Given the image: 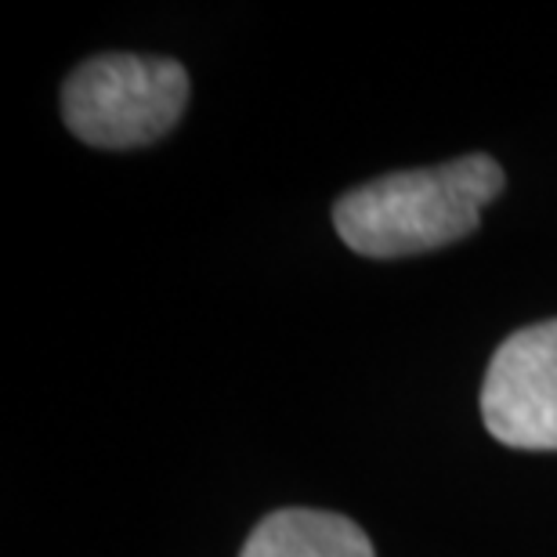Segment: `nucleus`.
Here are the masks:
<instances>
[{"instance_id": "f257e3e1", "label": "nucleus", "mask_w": 557, "mask_h": 557, "mask_svg": "<svg viewBox=\"0 0 557 557\" xmlns=\"http://www.w3.org/2000/svg\"><path fill=\"white\" fill-rule=\"evenodd\" d=\"M504 185L507 177L493 156H460L351 188L333 207V225L362 258H413L471 236Z\"/></svg>"}, {"instance_id": "f03ea898", "label": "nucleus", "mask_w": 557, "mask_h": 557, "mask_svg": "<svg viewBox=\"0 0 557 557\" xmlns=\"http://www.w3.org/2000/svg\"><path fill=\"white\" fill-rule=\"evenodd\" d=\"M188 106V73L174 59L98 54L62 87L70 131L98 149H135L163 138Z\"/></svg>"}, {"instance_id": "7ed1b4c3", "label": "nucleus", "mask_w": 557, "mask_h": 557, "mask_svg": "<svg viewBox=\"0 0 557 557\" xmlns=\"http://www.w3.org/2000/svg\"><path fill=\"white\" fill-rule=\"evenodd\" d=\"M482 417L510 449H557V319L499 344L482 387Z\"/></svg>"}, {"instance_id": "20e7f679", "label": "nucleus", "mask_w": 557, "mask_h": 557, "mask_svg": "<svg viewBox=\"0 0 557 557\" xmlns=\"http://www.w3.org/2000/svg\"><path fill=\"white\" fill-rule=\"evenodd\" d=\"M239 557H373V547L351 518L289 507L264 518Z\"/></svg>"}]
</instances>
